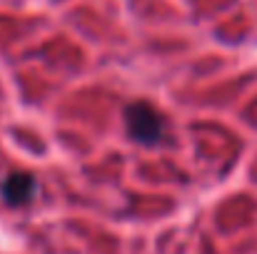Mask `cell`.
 I'll list each match as a JSON object with an SVG mask.
<instances>
[{"mask_svg":"<svg viewBox=\"0 0 257 254\" xmlns=\"http://www.w3.org/2000/svg\"><path fill=\"white\" fill-rule=\"evenodd\" d=\"M125 125L135 142L143 145H158L163 137V117L155 107L145 102H135L125 107Z\"/></svg>","mask_w":257,"mask_h":254,"instance_id":"obj_1","label":"cell"},{"mask_svg":"<svg viewBox=\"0 0 257 254\" xmlns=\"http://www.w3.org/2000/svg\"><path fill=\"white\" fill-rule=\"evenodd\" d=\"M38 192V182L33 174L28 172H13L10 177H5L3 182V199L5 204L10 207H20V204H28Z\"/></svg>","mask_w":257,"mask_h":254,"instance_id":"obj_2","label":"cell"}]
</instances>
